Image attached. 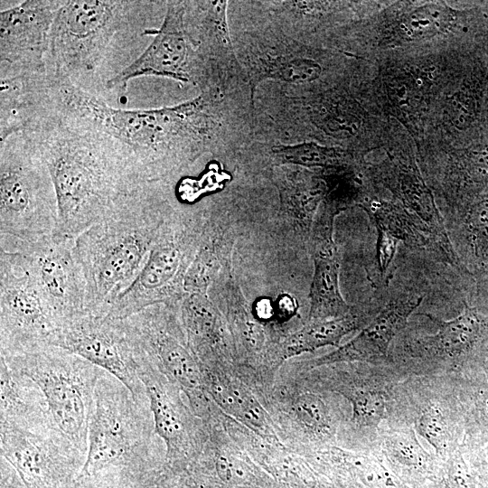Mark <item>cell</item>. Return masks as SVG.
I'll return each mask as SVG.
<instances>
[{
    "label": "cell",
    "instance_id": "11",
    "mask_svg": "<svg viewBox=\"0 0 488 488\" xmlns=\"http://www.w3.org/2000/svg\"><path fill=\"white\" fill-rule=\"evenodd\" d=\"M51 345L75 353L110 373L137 402L149 404L138 372L143 350L126 318L84 312L64 322Z\"/></svg>",
    "mask_w": 488,
    "mask_h": 488
},
{
    "label": "cell",
    "instance_id": "30",
    "mask_svg": "<svg viewBox=\"0 0 488 488\" xmlns=\"http://www.w3.org/2000/svg\"><path fill=\"white\" fill-rule=\"evenodd\" d=\"M272 152L278 163L305 167H339L348 160V155L343 151L324 147L314 142L276 145Z\"/></svg>",
    "mask_w": 488,
    "mask_h": 488
},
{
    "label": "cell",
    "instance_id": "20",
    "mask_svg": "<svg viewBox=\"0 0 488 488\" xmlns=\"http://www.w3.org/2000/svg\"><path fill=\"white\" fill-rule=\"evenodd\" d=\"M184 5L172 2L161 28L147 49L108 81L109 87L126 86L141 76H161L181 82L192 80V42L184 23Z\"/></svg>",
    "mask_w": 488,
    "mask_h": 488
},
{
    "label": "cell",
    "instance_id": "9",
    "mask_svg": "<svg viewBox=\"0 0 488 488\" xmlns=\"http://www.w3.org/2000/svg\"><path fill=\"white\" fill-rule=\"evenodd\" d=\"M436 326L433 333L405 328L395 339L389 363L405 376H453L465 371L487 332L486 318L466 303L463 312L450 320L423 314ZM407 327V326H406Z\"/></svg>",
    "mask_w": 488,
    "mask_h": 488
},
{
    "label": "cell",
    "instance_id": "5",
    "mask_svg": "<svg viewBox=\"0 0 488 488\" xmlns=\"http://www.w3.org/2000/svg\"><path fill=\"white\" fill-rule=\"evenodd\" d=\"M1 358L37 384L52 427L86 458L95 388L103 370L52 345Z\"/></svg>",
    "mask_w": 488,
    "mask_h": 488
},
{
    "label": "cell",
    "instance_id": "10",
    "mask_svg": "<svg viewBox=\"0 0 488 488\" xmlns=\"http://www.w3.org/2000/svg\"><path fill=\"white\" fill-rule=\"evenodd\" d=\"M126 319L148 361L181 388L194 414L206 420L214 403L205 391L201 364L188 343L177 305H153Z\"/></svg>",
    "mask_w": 488,
    "mask_h": 488
},
{
    "label": "cell",
    "instance_id": "27",
    "mask_svg": "<svg viewBox=\"0 0 488 488\" xmlns=\"http://www.w3.org/2000/svg\"><path fill=\"white\" fill-rule=\"evenodd\" d=\"M376 230H382L409 248L429 249L444 261L442 251L429 228L401 205L370 201L360 204Z\"/></svg>",
    "mask_w": 488,
    "mask_h": 488
},
{
    "label": "cell",
    "instance_id": "21",
    "mask_svg": "<svg viewBox=\"0 0 488 488\" xmlns=\"http://www.w3.org/2000/svg\"><path fill=\"white\" fill-rule=\"evenodd\" d=\"M62 3L25 1L1 12L2 64H30L41 61Z\"/></svg>",
    "mask_w": 488,
    "mask_h": 488
},
{
    "label": "cell",
    "instance_id": "40",
    "mask_svg": "<svg viewBox=\"0 0 488 488\" xmlns=\"http://www.w3.org/2000/svg\"><path fill=\"white\" fill-rule=\"evenodd\" d=\"M483 454H484L485 458L488 460V445H487V446L484 448Z\"/></svg>",
    "mask_w": 488,
    "mask_h": 488
},
{
    "label": "cell",
    "instance_id": "17",
    "mask_svg": "<svg viewBox=\"0 0 488 488\" xmlns=\"http://www.w3.org/2000/svg\"><path fill=\"white\" fill-rule=\"evenodd\" d=\"M119 2L68 1L58 10L49 45L60 70L90 67L115 31Z\"/></svg>",
    "mask_w": 488,
    "mask_h": 488
},
{
    "label": "cell",
    "instance_id": "32",
    "mask_svg": "<svg viewBox=\"0 0 488 488\" xmlns=\"http://www.w3.org/2000/svg\"><path fill=\"white\" fill-rule=\"evenodd\" d=\"M457 192L462 187L481 186L488 183V147L479 146L467 151L456 163Z\"/></svg>",
    "mask_w": 488,
    "mask_h": 488
},
{
    "label": "cell",
    "instance_id": "37",
    "mask_svg": "<svg viewBox=\"0 0 488 488\" xmlns=\"http://www.w3.org/2000/svg\"><path fill=\"white\" fill-rule=\"evenodd\" d=\"M0 488H25V486L14 471L5 470L1 473Z\"/></svg>",
    "mask_w": 488,
    "mask_h": 488
},
{
    "label": "cell",
    "instance_id": "7",
    "mask_svg": "<svg viewBox=\"0 0 488 488\" xmlns=\"http://www.w3.org/2000/svg\"><path fill=\"white\" fill-rule=\"evenodd\" d=\"M316 369L309 371L312 384L351 406L343 428L346 449L373 453L381 427L393 419L398 388L407 376L389 364L340 362Z\"/></svg>",
    "mask_w": 488,
    "mask_h": 488
},
{
    "label": "cell",
    "instance_id": "24",
    "mask_svg": "<svg viewBox=\"0 0 488 488\" xmlns=\"http://www.w3.org/2000/svg\"><path fill=\"white\" fill-rule=\"evenodd\" d=\"M284 402L286 411L282 412L293 425L296 436L301 439L303 455L337 446L341 418L315 386L296 390Z\"/></svg>",
    "mask_w": 488,
    "mask_h": 488
},
{
    "label": "cell",
    "instance_id": "39",
    "mask_svg": "<svg viewBox=\"0 0 488 488\" xmlns=\"http://www.w3.org/2000/svg\"><path fill=\"white\" fill-rule=\"evenodd\" d=\"M481 360H482V365L483 369L485 374V377L488 380V343L482 347L480 351Z\"/></svg>",
    "mask_w": 488,
    "mask_h": 488
},
{
    "label": "cell",
    "instance_id": "3",
    "mask_svg": "<svg viewBox=\"0 0 488 488\" xmlns=\"http://www.w3.org/2000/svg\"><path fill=\"white\" fill-rule=\"evenodd\" d=\"M64 104L121 141L123 156L145 182L164 173L202 148L210 129L208 104L200 97L174 108L126 110L70 89Z\"/></svg>",
    "mask_w": 488,
    "mask_h": 488
},
{
    "label": "cell",
    "instance_id": "8",
    "mask_svg": "<svg viewBox=\"0 0 488 488\" xmlns=\"http://www.w3.org/2000/svg\"><path fill=\"white\" fill-rule=\"evenodd\" d=\"M202 221L184 213L168 215L139 274L108 315L127 318L153 305H176L185 296L184 278L202 241Z\"/></svg>",
    "mask_w": 488,
    "mask_h": 488
},
{
    "label": "cell",
    "instance_id": "4",
    "mask_svg": "<svg viewBox=\"0 0 488 488\" xmlns=\"http://www.w3.org/2000/svg\"><path fill=\"white\" fill-rule=\"evenodd\" d=\"M36 154L54 187L59 237L74 239L146 183L117 150L97 142L54 137Z\"/></svg>",
    "mask_w": 488,
    "mask_h": 488
},
{
    "label": "cell",
    "instance_id": "23",
    "mask_svg": "<svg viewBox=\"0 0 488 488\" xmlns=\"http://www.w3.org/2000/svg\"><path fill=\"white\" fill-rule=\"evenodd\" d=\"M202 371L208 397L223 414L260 435L278 437L271 416L237 373L220 367Z\"/></svg>",
    "mask_w": 488,
    "mask_h": 488
},
{
    "label": "cell",
    "instance_id": "31",
    "mask_svg": "<svg viewBox=\"0 0 488 488\" xmlns=\"http://www.w3.org/2000/svg\"><path fill=\"white\" fill-rule=\"evenodd\" d=\"M451 19L447 8L436 4L427 5L406 14L400 23L402 33L408 38L432 36L447 26Z\"/></svg>",
    "mask_w": 488,
    "mask_h": 488
},
{
    "label": "cell",
    "instance_id": "29",
    "mask_svg": "<svg viewBox=\"0 0 488 488\" xmlns=\"http://www.w3.org/2000/svg\"><path fill=\"white\" fill-rule=\"evenodd\" d=\"M322 68L314 60L296 55H282L261 60L251 82L255 86L265 79H274L291 83L310 82L321 74Z\"/></svg>",
    "mask_w": 488,
    "mask_h": 488
},
{
    "label": "cell",
    "instance_id": "35",
    "mask_svg": "<svg viewBox=\"0 0 488 488\" xmlns=\"http://www.w3.org/2000/svg\"><path fill=\"white\" fill-rule=\"evenodd\" d=\"M274 312L277 321L288 320L296 312L294 299L288 295L278 296L274 304Z\"/></svg>",
    "mask_w": 488,
    "mask_h": 488
},
{
    "label": "cell",
    "instance_id": "25",
    "mask_svg": "<svg viewBox=\"0 0 488 488\" xmlns=\"http://www.w3.org/2000/svg\"><path fill=\"white\" fill-rule=\"evenodd\" d=\"M1 426L30 428L51 423L45 398L28 377L0 361Z\"/></svg>",
    "mask_w": 488,
    "mask_h": 488
},
{
    "label": "cell",
    "instance_id": "1",
    "mask_svg": "<svg viewBox=\"0 0 488 488\" xmlns=\"http://www.w3.org/2000/svg\"><path fill=\"white\" fill-rule=\"evenodd\" d=\"M148 183L74 239L85 312L108 314L136 279L170 213Z\"/></svg>",
    "mask_w": 488,
    "mask_h": 488
},
{
    "label": "cell",
    "instance_id": "18",
    "mask_svg": "<svg viewBox=\"0 0 488 488\" xmlns=\"http://www.w3.org/2000/svg\"><path fill=\"white\" fill-rule=\"evenodd\" d=\"M423 299V296L410 292L393 296L353 339L330 353L304 362L302 370L309 372L322 366L340 362L390 365L391 346Z\"/></svg>",
    "mask_w": 488,
    "mask_h": 488
},
{
    "label": "cell",
    "instance_id": "38",
    "mask_svg": "<svg viewBox=\"0 0 488 488\" xmlns=\"http://www.w3.org/2000/svg\"><path fill=\"white\" fill-rule=\"evenodd\" d=\"M476 389V403L483 418L488 421V384L484 383Z\"/></svg>",
    "mask_w": 488,
    "mask_h": 488
},
{
    "label": "cell",
    "instance_id": "12",
    "mask_svg": "<svg viewBox=\"0 0 488 488\" xmlns=\"http://www.w3.org/2000/svg\"><path fill=\"white\" fill-rule=\"evenodd\" d=\"M463 412L455 376H408L398 388L391 422L411 426L438 457L463 448Z\"/></svg>",
    "mask_w": 488,
    "mask_h": 488
},
{
    "label": "cell",
    "instance_id": "14",
    "mask_svg": "<svg viewBox=\"0 0 488 488\" xmlns=\"http://www.w3.org/2000/svg\"><path fill=\"white\" fill-rule=\"evenodd\" d=\"M1 457L25 488H76L86 458L51 423L18 428L0 427Z\"/></svg>",
    "mask_w": 488,
    "mask_h": 488
},
{
    "label": "cell",
    "instance_id": "33",
    "mask_svg": "<svg viewBox=\"0 0 488 488\" xmlns=\"http://www.w3.org/2000/svg\"><path fill=\"white\" fill-rule=\"evenodd\" d=\"M435 488H478V482L468 465L463 448L443 458L440 479Z\"/></svg>",
    "mask_w": 488,
    "mask_h": 488
},
{
    "label": "cell",
    "instance_id": "13",
    "mask_svg": "<svg viewBox=\"0 0 488 488\" xmlns=\"http://www.w3.org/2000/svg\"><path fill=\"white\" fill-rule=\"evenodd\" d=\"M60 324L34 280L0 249V352L8 356L51 345Z\"/></svg>",
    "mask_w": 488,
    "mask_h": 488
},
{
    "label": "cell",
    "instance_id": "15",
    "mask_svg": "<svg viewBox=\"0 0 488 488\" xmlns=\"http://www.w3.org/2000/svg\"><path fill=\"white\" fill-rule=\"evenodd\" d=\"M139 377L145 386L155 429L165 447L164 467L187 468L201 455L208 440L206 423L194 414L183 398L181 388L159 371L142 353Z\"/></svg>",
    "mask_w": 488,
    "mask_h": 488
},
{
    "label": "cell",
    "instance_id": "19",
    "mask_svg": "<svg viewBox=\"0 0 488 488\" xmlns=\"http://www.w3.org/2000/svg\"><path fill=\"white\" fill-rule=\"evenodd\" d=\"M340 211L336 205L323 202L313 222L308 241L314 270L307 322L340 317L352 307L344 301L339 287L340 260L333 240V222Z\"/></svg>",
    "mask_w": 488,
    "mask_h": 488
},
{
    "label": "cell",
    "instance_id": "2",
    "mask_svg": "<svg viewBox=\"0 0 488 488\" xmlns=\"http://www.w3.org/2000/svg\"><path fill=\"white\" fill-rule=\"evenodd\" d=\"M165 447L149 404L136 400L115 376L101 371L95 388L88 452L80 476L155 488Z\"/></svg>",
    "mask_w": 488,
    "mask_h": 488
},
{
    "label": "cell",
    "instance_id": "16",
    "mask_svg": "<svg viewBox=\"0 0 488 488\" xmlns=\"http://www.w3.org/2000/svg\"><path fill=\"white\" fill-rule=\"evenodd\" d=\"M73 247L74 239L53 234L9 251L31 275L60 326L85 312V284Z\"/></svg>",
    "mask_w": 488,
    "mask_h": 488
},
{
    "label": "cell",
    "instance_id": "6",
    "mask_svg": "<svg viewBox=\"0 0 488 488\" xmlns=\"http://www.w3.org/2000/svg\"><path fill=\"white\" fill-rule=\"evenodd\" d=\"M58 223L54 187L36 153L5 148L0 166V249L14 251L52 236Z\"/></svg>",
    "mask_w": 488,
    "mask_h": 488
},
{
    "label": "cell",
    "instance_id": "36",
    "mask_svg": "<svg viewBox=\"0 0 488 488\" xmlns=\"http://www.w3.org/2000/svg\"><path fill=\"white\" fill-rule=\"evenodd\" d=\"M76 488H148L141 485L113 483L94 478L80 476L76 484Z\"/></svg>",
    "mask_w": 488,
    "mask_h": 488
},
{
    "label": "cell",
    "instance_id": "26",
    "mask_svg": "<svg viewBox=\"0 0 488 488\" xmlns=\"http://www.w3.org/2000/svg\"><path fill=\"white\" fill-rule=\"evenodd\" d=\"M380 310L371 306H352L346 314L331 319L307 322L277 347L279 364L285 360L303 352H313L324 346H338L348 333L362 329Z\"/></svg>",
    "mask_w": 488,
    "mask_h": 488
},
{
    "label": "cell",
    "instance_id": "28",
    "mask_svg": "<svg viewBox=\"0 0 488 488\" xmlns=\"http://www.w3.org/2000/svg\"><path fill=\"white\" fill-rule=\"evenodd\" d=\"M282 202L286 210L296 212L303 230L310 235L314 215L326 198V186L321 179L291 178L280 184Z\"/></svg>",
    "mask_w": 488,
    "mask_h": 488
},
{
    "label": "cell",
    "instance_id": "34",
    "mask_svg": "<svg viewBox=\"0 0 488 488\" xmlns=\"http://www.w3.org/2000/svg\"><path fill=\"white\" fill-rule=\"evenodd\" d=\"M446 112L451 123L459 129L468 127L475 117V102L464 92H456L448 98Z\"/></svg>",
    "mask_w": 488,
    "mask_h": 488
},
{
    "label": "cell",
    "instance_id": "22",
    "mask_svg": "<svg viewBox=\"0 0 488 488\" xmlns=\"http://www.w3.org/2000/svg\"><path fill=\"white\" fill-rule=\"evenodd\" d=\"M408 488H435L443 469V458L426 449L411 426L385 423L373 452Z\"/></svg>",
    "mask_w": 488,
    "mask_h": 488
}]
</instances>
